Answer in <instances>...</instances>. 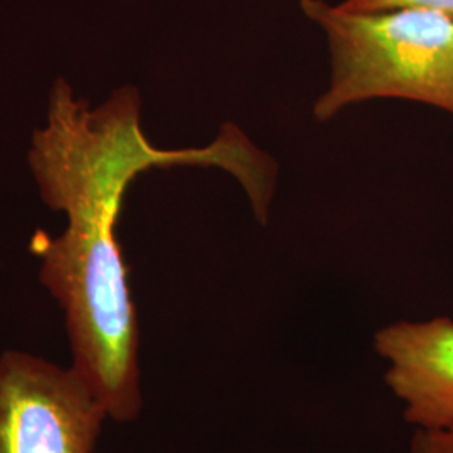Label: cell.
<instances>
[{"mask_svg":"<svg viewBox=\"0 0 453 453\" xmlns=\"http://www.w3.org/2000/svg\"><path fill=\"white\" fill-rule=\"evenodd\" d=\"M410 453H453V425L437 430H415Z\"/></svg>","mask_w":453,"mask_h":453,"instance_id":"8992f818","label":"cell"},{"mask_svg":"<svg viewBox=\"0 0 453 453\" xmlns=\"http://www.w3.org/2000/svg\"><path fill=\"white\" fill-rule=\"evenodd\" d=\"M106 420L71 366L20 349L0 355V453H95Z\"/></svg>","mask_w":453,"mask_h":453,"instance_id":"3957f363","label":"cell"},{"mask_svg":"<svg viewBox=\"0 0 453 453\" xmlns=\"http://www.w3.org/2000/svg\"><path fill=\"white\" fill-rule=\"evenodd\" d=\"M140 108L131 86L91 106L58 78L27 155L41 198L65 215V232L35 247L39 280L65 312L67 341L84 353L121 351L140 336L116 239L128 185L153 166L202 165V148L151 145Z\"/></svg>","mask_w":453,"mask_h":453,"instance_id":"6da1fadb","label":"cell"},{"mask_svg":"<svg viewBox=\"0 0 453 453\" xmlns=\"http://www.w3.org/2000/svg\"><path fill=\"white\" fill-rule=\"evenodd\" d=\"M385 381L415 430L453 425V319L396 321L374 333Z\"/></svg>","mask_w":453,"mask_h":453,"instance_id":"277c9868","label":"cell"},{"mask_svg":"<svg viewBox=\"0 0 453 453\" xmlns=\"http://www.w3.org/2000/svg\"><path fill=\"white\" fill-rule=\"evenodd\" d=\"M344 11L353 12H376L389 9H428L453 16V0H344L338 4Z\"/></svg>","mask_w":453,"mask_h":453,"instance_id":"5b68a950","label":"cell"},{"mask_svg":"<svg viewBox=\"0 0 453 453\" xmlns=\"http://www.w3.org/2000/svg\"><path fill=\"white\" fill-rule=\"evenodd\" d=\"M331 52L329 86L312 114L327 121L363 101L396 97L453 116V16L428 9L353 12L301 0Z\"/></svg>","mask_w":453,"mask_h":453,"instance_id":"7a4b0ae2","label":"cell"}]
</instances>
